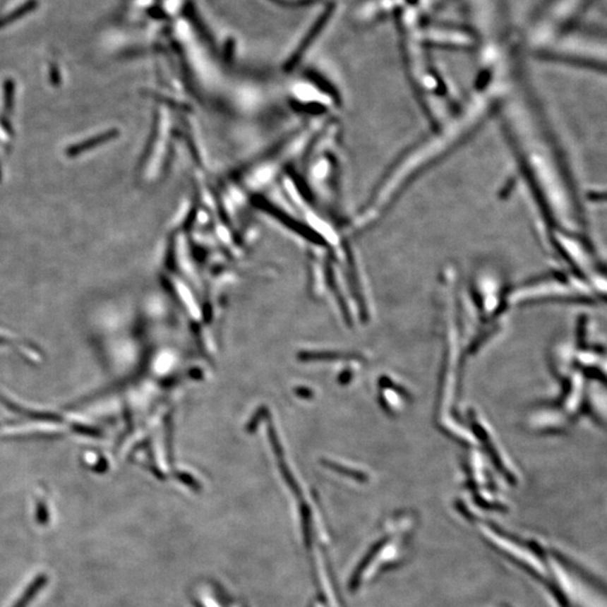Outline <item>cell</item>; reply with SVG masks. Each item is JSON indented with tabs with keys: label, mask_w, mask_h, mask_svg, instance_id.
I'll return each instance as SVG.
<instances>
[{
	"label": "cell",
	"mask_w": 607,
	"mask_h": 607,
	"mask_svg": "<svg viewBox=\"0 0 607 607\" xmlns=\"http://www.w3.org/2000/svg\"><path fill=\"white\" fill-rule=\"evenodd\" d=\"M496 108L494 95L476 86L447 121L395 160L354 218V227L362 232L373 227L421 174L466 142Z\"/></svg>",
	"instance_id": "1"
},
{
	"label": "cell",
	"mask_w": 607,
	"mask_h": 607,
	"mask_svg": "<svg viewBox=\"0 0 607 607\" xmlns=\"http://www.w3.org/2000/svg\"><path fill=\"white\" fill-rule=\"evenodd\" d=\"M519 79L508 87L497 107L508 142L533 189L553 217H565L563 172L555 148Z\"/></svg>",
	"instance_id": "2"
},
{
	"label": "cell",
	"mask_w": 607,
	"mask_h": 607,
	"mask_svg": "<svg viewBox=\"0 0 607 607\" xmlns=\"http://www.w3.org/2000/svg\"><path fill=\"white\" fill-rule=\"evenodd\" d=\"M397 16L398 33L411 86L431 125L438 126L447 121L459 105L453 102L450 89L431 59L420 11L407 6L400 9Z\"/></svg>",
	"instance_id": "3"
}]
</instances>
